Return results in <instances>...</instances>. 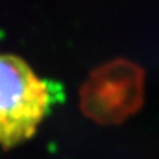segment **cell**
Wrapping results in <instances>:
<instances>
[{
  "mask_svg": "<svg viewBox=\"0 0 159 159\" xmlns=\"http://www.w3.org/2000/svg\"><path fill=\"white\" fill-rule=\"evenodd\" d=\"M51 93L25 60L0 54V146L9 148L36 131Z\"/></svg>",
  "mask_w": 159,
  "mask_h": 159,
  "instance_id": "6da1fadb",
  "label": "cell"
},
{
  "mask_svg": "<svg viewBox=\"0 0 159 159\" xmlns=\"http://www.w3.org/2000/svg\"><path fill=\"white\" fill-rule=\"evenodd\" d=\"M145 102V70L126 58L99 65L80 89V106L101 125H117L141 110Z\"/></svg>",
  "mask_w": 159,
  "mask_h": 159,
  "instance_id": "7a4b0ae2",
  "label": "cell"
}]
</instances>
